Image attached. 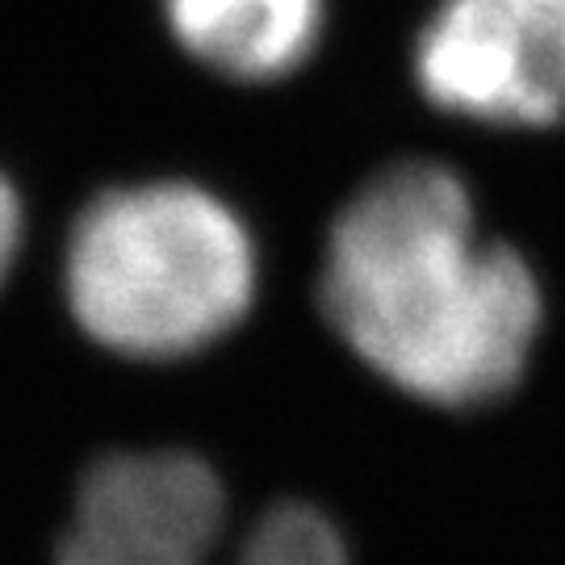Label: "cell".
Returning a JSON list of instances; mask_svg holds the SVG:
<instances>
[{
	"mask_svg": "<svg viewBox=\"0 0 565 565\" xmlns=\"http://www.w3.org/2000/svg\"><path fill=\"white\" fill-rule=\"evenodd\" d=\"M72 319L130 361H181L218 343L256 298V247L239 214L189 181L93 198L63 264Z\"/></svg>",
	"mask_w": 565,
	"mask_h": 565,
	"instance_id": "7a4b0ae2",
	"label": "cell"
},
{
	"mask_svg": "<svg viewBox=\"0 0 565 565\" xmlns=\"http://www.w3.org/2000/svg\"><path fill=\"white\" fill-rule=\"evenodd\" d=\"M168 25L198 63L231 81H277L319 46L327 0H163Z\"/></svg>",
	"mask_w": 565,
	"mask_h": 565,
	"instance_id": "5b68a950",
	"label": "cell"
},
{
	"mask_svg": "<svg viewBox=\"0 0 565 565\" xmlns=\"http://www.w3.org/2000/svg\"><path fill=\"white\" fill-rule=\"evenodd\" d=\"M319 306L373 373L452 411L515 390L541 331L532 264L482 239L461 177L427 160L385 168L340 210Z\"/></svg>",
	"mask_w": 565,
	"mask_h": 565,
	"instance_id": "6da1fadb",
	"label": "cell"
},
{
	"mask_svg": "<svg viewBox=\"0 0 565 565\" xmlns=\"http://www.w3.org/2000/svg\"><path fill=\"white\" fill-rule=\"evenodd\" d=\"M226 527L218 473L177 448L114 452L88 465L60 565H214ZM235 565H352L323 511L281 503L247 532Z\"/></svg>",
	"mask_w": 565,
	"mask_h": 565,
	"instance_id": "3957f363",
	"label": "cell"
},
{
	"mask_svg": "<svg viewBox=\"0 0 565 565\" xmlns=\"http://www.w3.org/2000/svg\"><path fill=\"white\" fill-rule=\"evenodd\" d=\"M18 247H21V202L18 193H13V184L0 177V285L13 273Z\"/></svg>",
	"mask_w": 565,
	"mask_h": 565,
	"instance_id": "8992f818",
	"label": "cell"
},
{
	"mask_svg": "<svg viewBox=\"0 0 565 565\" xmlns=\"http://www.w3.org/2000/svg\"><path fill=\"white\" fill-rule=\"evenodd\" d=\"M415 81L445 114L486 126L565 118V0H440L415 46Z\"/></svg>",
	"mask_w": 565,
	"mask_h": 565,
	"instance_id": "277c9868",
	"label": "cell"
}]
</instances>
